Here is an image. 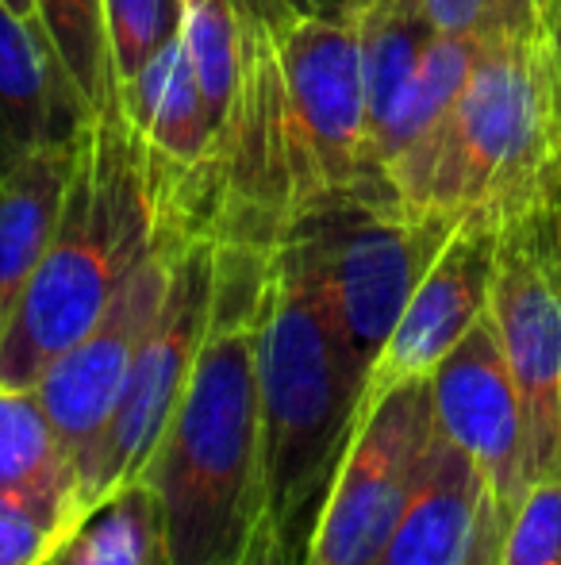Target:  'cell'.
<instances>
[{"label":"cell","instance_id":"cell-1","mask_svg":"<svg viewBox=\"0 0 561 565\" xmlns=\"http://www.w3.org/2000/svg\"><path fill=\"white\" fill-rule=\"evenodd\" d=\"M270 250L216 243L212 312L177 408L142 481L154 489L170 565H258V323Z\"/></svg>","mask_w":561,"mask_h":565},{"label":"cell","instance_id":"cell-2","mask_svg":"<svg viewBox=\"0 0 561 565\" xmlns=\"http://www.w3.org/2000/svg\"><path fill=\"white\" fill-rule=\"evenodd\" d=\"M366 365L343 339L300 250L281 238L266 262L258 323V565H304L343 454L358 431Z\"/></svg>","mask_w":561,"mask_h":565},{"label":"cell","instance_id":"cell-3","mask_svg":"<svg viewBox=\"0 0 561 565\" xmlns=\"http://www.w3.org/2000/svg\"><path fill=\"white\" fill-rule=\"evenodd\" d=\"M154 243L139 142L112 100L77 131L58 227L0 335V385L35 388L46 365L105 316Z\"/></svg>","mask_w":561,"mask_h":565},{"label":"cell","instance_id":"cell-4","mask_svg":"<svg viewBox=\"0 0 561 565\" xmlns=\"http://www.w3.org/2000/svg\"><path fill=\"white\" fill-rule=\"evenodd\" d=\"M561 170V62L550 35L485 43L470 82L385 181L412 212L496 216L542 193Z\"/></svg>","mask_w":561,"mask_h":565},{"label":"cell","instance_id":"cell-5","mask_svg":"<svg viewBox=\"0 0 561 565\" xmlns=\"http://www.w3.org/2000/svg\"><path fill=\"white\" fill-rule=\"evenodd\" d=\"M457 224L462 220L412 212L385 196H346L315 209L284 235L308 262L366 373Z\"/></svg>","mask_w":561,"mask_h":565},{"label":"cell","instance_id":"cell-6","mask_svg":"<svg viewBox=\"0 0 561 565\" xmlns=\"http://www.w3.org/2000/svg\"><path fill=\"white\" fill-rule=\"evenodd\" d=\"M235 85L212 150V238L273 250L300 224L289 93L273 28L235 0Z\"/></svg>","mask_w":561,"mask_h":565},{"label":"cell","instance_id":"cell-7","mask_svg":"<svg viewBox=\"0 0 561 565\" xmlns=\"http://www.w3.org/2000/svg\"><path fill=\"white\" fill-rule=\"evenodd\" d=\"M488 316L524 408L527 481L561 477V254L547 189L496 220Z\"/></svg>","mask_w":561,"mask_h":565},{"label":"cell","instance_id":"cell-8","mask_svg":"<svg viewBox=\"0 0 561 565\" xmlns=\"http://www.w3.org/2000/svg\"><path fill=\"white\" fill-rule=\"evenodd\" d=\"M270 28L289 93L300 220L346 196H385L369 173L366 85L354 20L296 15Z\"/></svg>","mask_w":561,"mask_h":565},{"label":"cell","instance_id":"cell-9","mask_svg":"<svg viewBox=\"0 0 561 565\" xmlns=\"http://www.w3.org/2000/svg\"><path fill=\"white\" fill-rule=\"evenodd\" d=\"M442 435L431 385L408 381L358 419L335 473L304 565H374L431 469Z\"/></svg>","mask_w":561,"mask_h":565},{"label":"cell","instance_id":"cell-10","mask_svg":"<svg viewBox=\"0 0 561 565\" xmlns=\"http://www.w3.org/2000/svg\"><path fill=\"white\" fill-rule=\"evenodd\" d=\"M212 289H216V238H181L173 250L162 308L139 342L120 404L93 461L89 492H85L89 512H97L116 489L147 477L150 458L193 373L196 350L208 328Z\"/></svg>","mask_w":561,"mask_h":565},{"label":"cell","instance_id":"cell-11","mask_svg":"<svg viewBox=\"0 0 561 565\" xmlns=\"http://www.w3.org/2000/svg\"><path fill=\"white\" fill-rule=\"evenodd\" d=\"M177 243L181 238H158L147 250V258L131 269V277L105 308V316L74 347L62 350L35 381V396L43 401L46 419H51L54 435H58L62 450L77 473L85 515H89L85 492H89L93 461H97L108 424H112V412L120 404L139 342L162 308Z\"/></svg>","mask_w":561,"mask_h":565},{"label":"cell","instance_id":"cell-12","mask_svg":"<svg viewBox=\"0 0 561 565\" xmlns=\"http://www.w3.org/2000/svg\"><path fill=\"white\" fill-rule=\"evenodd\" d=\"M442 439L477 466L493 504L508 520L527 492V439L516 381L493 316H481L427 377Z\"/></svg>","mask_w":561,"mask_h":565},{"label":"cell","instance_id":"cell-13","mask_svg":"<svg viewBox=\"0 0 561 565\" xmlns=\"http://www.w3.org/2000/svg\"><path fill=\"white\" fill-rule=\"evenodd\" d=\"M493 254L496 216H470L457 224L439 258L427 266L416 292L408 297L381 354L369 365L358 401V419L392 388L431 377L434 365L485 316L488 285H493Z\"/></svg>","mask_w":561,"mask_h":565},{"label":"cell","instance_id":"cell-14","mask_svg":"<svg viewBox=\"0 0 561 565\" xmlns=\"http://www.w3.org/2000/svg\"><path fill=\"white\" fill-rule=\"evenodd\" d=\"M500 531L504 515L477 466L442 439L374 565H496Z\"/></svg>","mask_w":561,"mask_h":565},{"label":"cell","instance_id":"cell-15","mask_svg":"<svg viewBox=\"0 0 561 565\" xmlns=\"http://www.w3.org/2000/svg\"><path fill=\"white\" fill-rule=\"evenodd\" d=\"M85 119L43 23L0 8V170L46 142L77 139Z\"/></svg>","mask_w":561,"mask_h":565},{"label":"cell","instance_id":"cell-16","mask_svg":"<svg viewBox=\"0 0 561 565\" xmlns=\"http://www.w3.org/2000/svg\"><path fill=\"white\" fill-rule=\"evenodd\" d=\"M77 139L46 142L0 170V335L58 227Z\"/></svg>","mask_w":561,"mask_h":565},{"label":"cell","instance_id":"cell-17","mask_svg":"<svg viewBox=\"0 0 561 565\" xmlns=\"http://www.w3.org/2000/svg\"><path fill=\"white\" fill-rule=\"evenodd\" d=\"M0 497L35 508L66 539L85 520L77 473L35 388L0 385Z\"/></svg>","mask_w":561,"mask_h":565},{"label":"cell","instance_id":"cell-18","mask_svg":"<svg viewBox=\"0 0 561 565\" xmlns=\"http://www.w3.org/2000/svg\"><path fill=\"white\" fill-rule=\"evenodd\" d=\"M481 51H485L481 39L446 35V31L431 35L412 82H408V89L400 93L397 108H392L389 124L381 127V135L369 147V170H374V181L381 185V193H389V181H385L389 166L400 154H408L416 142H423L431 135V127L446 116V108L454 105L462 85L470 82Z\"/></svg>","mask_w":561,"mask_h":565},{"label":"cell","instance_id":"cell-19","mask_svg":"<svg viewBox=\"0 0 561 565\" xmlns=\"http://www.w3.org/2000/svg\"><path fill=\"white\" fill-rule=\"evenodd\" d=\"M354 28H358L362 85H366V131L369 147H374V139L397 108L400 93L408 89L416 66H420L427 43L434 35V23L427 20L420 0H362Z\"/></svg>","mask_w":561,"mask_h":565},{"label":"cell","instance_id":"cell-20","mask_svg":"<svg viewBox=\"0 0 561 565\" xmlns=\"http://www.w3.org/2000/svg\"><path fill=\"white\" fill-rule=\"evenodd\" d=\"M46 565H170L154 489L147 481L116 489Z\"/></svg>","mask_w":561,"mask_h":565},{"label":"cell","instance_id":"cell-21","mask_svg":"<svg viewBox=\"0 0 561 565\" xmlns=\"http://www.w3.org/2000/svg\"><path fill=\"white\" fill-rule=\"evenodd\" d=\"M39 23H43L85 116L93 119L116 100L105 39V0H39Z\"/></svg>","mask_w":561,"mask_h":565},{"label":"cell","instance_id":"cell-22","mask_svg":"<svg viewBox=\"0 0 561 565\" xmlns=\"http://www.w3.org/2000/svg\"><path fill=\"white\" fill-rule=\"evenodd\" d=\"M181 0H105L112 89H128L150 58L177 35Z\"/></svg>","mask_w":561,"mask_h":565},{"label":"cell","instance_id":"cell-23","mask_svg":"<svg viewBox=\"0 0 561 565\" xmlns=\"http://www.w3.org/2000/svg\"><path fill=\"white\" fill-rule=\"evenodd\" d=\"M496 565H561V477L527 484L504 520Z\"/></svg>","mask_w":561,"mask_h":565},{"label":"cell","instance_id":"cell-24","mask_svg":"<svg viewBox=\"0 0 561 565\" xmlns=\"http://www.w3.org/2000/svg\"><path fill=\"white\" fill-rule=\"evenodd\" d=\"M420 8L434 23V31L481 39V43L550 35L539 0H420Z\"/></svg>","mask_w":561,"mask_h":565},{"label":"cell","instance_id":"cell-25","mask_svg":"<svg viewBox=\"0 0 561 565\" xmlns=\"http://www.w3.org/2000/svg\"><path fill=\"white\" fill-rule=\"evenodd\" d=\"M62 543L66 535L46 515L0 497V565H46Z\"/></svg>","mask_w":561,"mask_h":565},{"label":"cell","instance_id":"cell-26","mask_svg":"<svg viewBox=\"0 0 561 565\" xmlns=\"http://www.w3.org/2000/svg\"><path fill=\"white\" fill-rule=\"evenodd\" d=\"M255 8L266 23L296 20V15H320V20H354L362 0H242Z\"/></svg>","mask_w":561,"mask_h":565},{"label":"cell","instance_id":"cell-27","mask_svg":"<svg viewBox=\"0 0 561 565\" xmlns=\"http://www.w3.org/2000/svg\"><path fill=\"white\" fill-rule=\"evenodd\" d=\"M547 204H550V224H554V243H558V254H561V170L547 185Z\"/></svg>","mask_w":561,"mask_h":565},{"label":"cell","instance_id":"cell-28","mask_svg":"<svg viewBox=\"0 0 561 565\" xmlns=\"http://www.w3.org/2000/svg\"><path fill=\"white\" fill-rule=\"evenodd\" d=\"M0 8H8L23 23H39V0H0Z\"/></svg>","mask_w":561,"mask_h":565},{"label":"cell","instance_id":"cell-29","mask_svg":"<svg viewBox=\"0 0 561 565\" xmlns=\"http://www.w3.org/2000/svg\"><path fill=\"white\" fill-rule=\"evenodd\" d=\"M539 12H542V23H547L550 39H554V23H558V0H539Z\"/></svg>","mask_w":561,"mask_h":565},{"label":"cell","instance_id":"cell-30","mask_svg":"<svg viewBox=\"0 0 561 565\" xmlns=\"http://www.w3.org/2000/svg\"><path fill=\"white\" fill-rule=\"evenodd\" d=\"M554 46H558V62H561V12H558V31H554Z\"/></svg>","mask_w":561,"mask_h":565},{"label":"cell","instance_id":"cell-31","mask_svg":"<svg viewBox=\"0 0 561 565\" xmlns=\"http://www.w3.org/2000/svg\"><path fill=\"white\" fill-rule=\"evenodd\" d=\"M558 12H561V0H558ZM554 31H558V23H554Z\"/></svg>","mask_w":561,"mask_h":565}]
</instances>
